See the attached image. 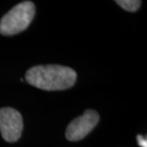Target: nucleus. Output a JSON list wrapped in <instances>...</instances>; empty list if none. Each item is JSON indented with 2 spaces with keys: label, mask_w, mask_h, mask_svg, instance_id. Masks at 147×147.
Returning <instances> with one entry per match:
<instances>
[{
  "label": "nucleus",
  "mask_w": 147,
  "mask_h": 147,
  "mask_svg": "<svg viewBox=\"0 0 147 147\" xmlns=\"http://www.w3.org/2000/svg\"><path fill=\"white\" fill-rule=\"evenodd\" d=\"M32 86L45 91H62L74 86L76 73L61 65H38L29 69L25 76Z\"/></svg>",
  "instance_id": "nucleus-1"
},
{
  "label": "nucleus",
  "mask_w": 147,
  "mask_h": 147,
  "mask_svg": "<svg viewBox=\"0 0 147 147\" xmlns=\"http://www.w3.org/2000/svg\"><path fill=\"white\" fill-rule=\"evenodd\" d=\"M36 13V7L31 1H23L9 11L0 20V34L13 36L26 30Z\"/></svg>",
  "instance_id": "nucleus-2"
},
{
  "label": "nucleus",
  "mask_w": 147,
  "mask_h": 147,
  "mask_svg": "<svg viewBox=\"0 0 147 147\" xmlns=\"http://www.w3.org/2000/svg\"><path fill=\"white\" fill-rule=\"evenodd\" d=\"M22 130V116L18 111L10 107L0 109V132L6 142H17L21 137Z\"/></svg>",
  "instance_id": "nucleus-3"
},
{
  "label": "nucleus",
  "mask_w": 147,
  "mask_h": 147,
  "mask_svg": "<svg viewBox=\"0 0 147 147\" xmlns=\"http://www.w3.org/2000/svg\"><path fill=\"white\" fill-rule=\"evenodd\" d=\"M99 116L96 111L86 110L67 126L65 137L70 142H78L85 138L98 124Z\"/></svg>",
  "instance_id": "nucleus-4"
},
{
  "label": "nucleus",
  "mask_w": 147,
  "mask_h": 147,
  "mask_svg": "<svg viewBox=\"0 0 147 147\" xmlns=\"http://www.w3.org/2000/svg\"><path fill=\"white\" fill-rule=\"evenodd\" d=\"M115 2L128 11H136L142 5V1L140 0H117Z\"/></svg>",
  "instance_id": "nucleus-5"
},
{
  "label": "nucleus",
  "mask_w": 147,
  "mask_h": 147,
  "mask_svg": "<svg viewBox=\"0 0 147 147\" xmlns=\"http://www.w3.org/2000/svg\"><path fill=\"white\" fill-rule=\"evenodd\" d=\"M138 143L140 147H147V140H146V138L142 136V135H139L138 136Z\"/></svg>",
  "instance_id": "nucleus-6"
}]
</instances>
